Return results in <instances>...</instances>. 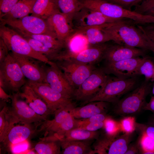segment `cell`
Returning a JSON list of instances; mask_svg holds the SVG:
<instances>
[{"mask_svg":"<svg viewBox=\"0 0 154 154\" xmlns=\"http://www.w3.org/2000/svg\"><path fill=\"white\" fill-rule=\"evenodd\" d=\"M104 29L116 44L150 50V40L132 20L111 23Z\"/></svg>","mask_w":154,"mask_h":154,"instance_id":"1","label":"cell"},{"mask_svg":"<svg viewBox=\"0 0 154 154\" xmlns=\"http://www.w3.org/2000/svg\"><path fill=\"white\" fill-rule=\"evenodd\" d=\"M83 7L98 11L109 18L132 20L137 24L154 23V17L125 9L105 0H80Z\"/></svg>","mask_w":154,"mask_h":154,"instance_id":"2","label":"cell"},{"mask_svg":"<svg viewBox=\"0 0 154 154\" xmlns=\"http://www.w3.org/2000/svg\"><path fill=\"white\" fill-rule=\"evenodd\" d=\"M0 37L5 42L9 51L12 52L29 56L49 65L56 64L34 50L24 37L9 26L0 24Z\"/></svg>","mask_w":154,"mask_h":154,"instance_id":"3","label":"cell"},{"mask_svg":"<svg viewBox=\"0 0 154 154\" xmlns=\"http://www.w3.org/2000/svg\"><path fill=\"white\" fill-rule=\"evenodd\" d=\"M136 82L134 77L121 78L108 76L104 85L100 91L93 98L83 104L96 101L116 103L120 97L134 87Z\"/></svg>","mask_w":154,"mask_h":154,"instance_id":"4","label":"cell"},{"mask_svg":"<svg viewBox=\"0 0 154 154\" xmlns=\"http://www.w3.org/2000/svg\"><path fill=\"white\" fill-rule=\"evenodd\" d=\"M150 91V86L145 82L116 102L114 113L124 117L138 113L143 110Z\"/></svg>","mask_w":154,"mask_h":154,"instance_id":"5","label":"cell"},{"mask_svg":"<svg viewBox=\"0 0 154 154\" xmlns=\"http://www.w3.org/2000/svg\"><path fill=\"white\" fill-rule=\"evenodd\" d=\"M26 82L19 64L9 53L0 63V87L17 92Z\"/></svg>","mask_w":154,"mask_h":154,"instance_id":"6","label":"cell"},{"mask_svg":"<svg viewBox=\"0 0 154 154\" xmlns=\"http://www.w3.org/2000/svg\"><path fill=\"white\" fill-rule=\"evenodd\" d=\"M0 24L6 25L19 33L46 34L57 38L51 29L46 20L33 15L14 19L0 18Z\"/></svg>","mask_w":154,"mask_h":154,"instance_id":"7","label":"cell"},{"mask_svg":"<svg viewBox=\"0 0 154 154\" xmlns=\"http://www.w3.org/2000/svg\"><path fill=\"white\" fill-rule=\"evenodd\" d=\"M26 83L46 103L52 114H54L59 109L74 106L72 99L55 91L47 83L36 82L29 80Z\"/></svg>","mask_w":154,"mask_h":154,"instance_id":"8","label":"cell"},{"mask_svg":"<svg viewBox=\"0 0 154 154\" xmlns=\"http://www.w3.org/2000/svg\"><path fill=\"white\" fill-rule=\"evenodd\" d=\"M54 62L74 90L96 68L92 64H83L70 60H61Z\"/></svg>","mask_w":154,"mask_h":154,"instance_id":"9","label":"cell"},{"mask_svg":"<svg viewBox=\"0 0 154 154\" xmlns=\"http://www.w3.org/2000/svg\"><path fill=\"white\" fill-rule=\"evenodd\" d=\"M107 75L103 68H96L90 75L74 90L73 97L83 104L95 96L100 91L106 80Z\"/></svg>","mask_w":154,"mask_h":154,"instance_id":"10","label":"cell"},{"mask_svg":"<svg viewBox=\"0 0 154 154\" xmlns=\"http://www.w3.org/2000/svg\"><path fill=\"white\" fill-rule=\"evenodd\" d=\"M126 19L107 17L100 13L83 7L74 15L72 24L74 29L118 22Z\"/></svg>","mask_w":154,"mask_h":154,"instance_id":"11","label":"cell"},{"mask_svg":"<svg viewBox=\"0 0 154 154\" xmlns=\"http://www.w3.org/2000/svg\"><path fill=\"white\" fill-rule=\"evenodd\" d=\"M49 66L44 65L46 83L55 91L72 99L74 90L56 63Z\"/></svg>","mask_w":154,"mask_h":154,"instance_id":"12","label":"cell"},{"mask_svg":"<svg viewBox=\"0 0 154 154\" xmlns=\"http://www.w3.org/2000/svg\"><path fill=\"white\" fill-rule=\"evenodd\" d=\"M143 57H137L113 62H108L103 69L107 74H114L121 78H127L138 75L139 66Z\"/></svg>","mask_w":154,"mask_h":154,"instance_id":"13","label":"cell"},{"mask_svg":"<svg viewBox=\"0 0 154 154\" xmlns=\"http://www.w3.org/2000/svg\"><path fill=\"white\" fill-rule=\"evenodd\" d=\"M20 65L25 76L30 81L46 83L44 64L40 65L41 61L26 56L10 53Z\"/></svg>","mask_w":154,"mask_h":154,"instance_id":"14","label":"cell"},{"mask_svg":"<svg viewBox=\"0 0 154 154\" xmlns=\"http://www.w3.org/2000/svg\"><path fill=\"white\" fill-rule=\"evenodd\" d=\"M11 96V107L10 111L20 122L35 123L47 119L36 113L26 102L19 99L18 92H13Z\"/></svg>","mask_w":154,"mask_h":154,"instance_id":"15","label":"cell"},{"mask_svg":"<svg viewBox=\"0 0 154 154\" xmlns=\"http://www.w3.org/2000/svg\"><path fill=\"white\" fill-rule=\"evenodd\" d=\"M23 125L14 126L9 130L2 141L0 142L1 149L10 152L12 147L20 143L28 141L36 135V129L30 123H23Z\"/></svg>","mask_w":154,"mask_h":154,"instance_id":"16","label":"cell"},{"mask_svg":"<svg viewBox=\"0 0 154 154\" xmlns=\"http://www.w3.org/2000/svg\"><path fill=\"white\" fill-rule=\"evenodd\" d=\"M110 45L106 42L90 45L87 48L77 54H64L59 60H70L83 64H93L103 59L105 52Z\"/></svg>","mask_w":154,"mask_h":154,"instance_id":"17","label":"cell"},{"mask_svg":"<svg viewBox=\"0 0 154 154\" xmlns=\"http://www.w3.org/2000/svg\"><path fill=\"white\" fill-rule=\"evenodd\" d=\"M74 106L59 109L54 113V117L51 120H46L35 123L36 135L40 134L44 137L53 135L67 118L70 115V110Z\"/></svg>","mask_w":154,"mask_h":154,"instance_id":"18","label":"cell"},{"mask_svg":"<svg viewBox=\"0 0 154 154\" xmlns=\"http://www.w3.org/2000/svg\"><path fill=\"white\" fill-rule=\"evenodd\" d=\"M147 50L116 44L110 45L106 51L103 59L113 62L134 57L144 56Z\"/></svg>","mask_w":154,"mask_h":154,"instance_id":"19","label":"cell"},{"mask_svg":"<svg viewBox=\"0 0 154 154\" xmlns=\"http://www.w3.org/2000/svg\"><path fill=\"white\" fill-rule=\"evenodd\" d=\"M46 20L57 38L64 44L75 31L72 23L59 11L54 13Z\"/></svg>","mask_w":154,"mask_h":154,"instance_id":"20","label":"cell"},{"mask_svg":"<svg viewBox=\"0 0 154 154\" xmlns=\"http://www.w3.org/2000/svg\"><path fill=\"white\" fill-rule=\"evenodd\" d=\"M132 133H124L110 137L105 135L101 139L102 154H124L131 141Z\"/></svg>","mask_w":154,"mask_h":154,"instance_id":"21","label":"cell"},{"mask_svg":"<svg viewBox=\"0 0 154 154\" xmlns=\"http://www.w3.org/2000/svg\"><path fill=\"white\" fill-rule=\"evenodd\" d=\"M22 88V92H18L19 96L25 99V102L36 113L46 118L48 115L52 114L46 103L27 83Z\"/></svg>","mask_w":154,"mask_h":154,"instance_id":"22","label":"cell"},{"mask_svg":"<svg viewBox=\"0 0 154 154\" xmlns=\"http://www.w3.org/2000/svg\"><path fill=\"white\" fill-rule=\"evenodd\" d=\"M108 103L102 101H96L88 103L80 107H74L70 112L76 119L88 118L102 113H106L108 108Z\"/></svg>","mask_w":154,"mask_h":154,"instance_id":"23","label":"cell"},{"mask_svg":"<svg viewBox=\"0 0 154 154\" xmlns=\"http://www.w3.org/2000/svg\"><path fill=\"white\" fill-rule=\"evenodd\" d=\"M109 23L75 30L83 34L86 37L90 45H96L106 43L111 40L104 29Z\"/></svg>","mask_w":154,"mask_h":154,"instance_id":"24","label":"cell"},{"mask_svg":"<svg viewBox=\"0 0 154 154\" xmlns=\"http://www.w3.org/2000/svg\"><path fill=\"white\" fill-rule=\"evenodd\" d=\"M63 154H92L91 147L92 140H66L59 139Z\"/></svg>","mask_w":154,"mask_h":154,"instance_id":"25","label":"cell"},{"mask_svg":"<svg viewBox=\"0 0 154 154\" xmlns=\"http://www.w3.org/2000/svg\"><path fill=\"white\" fill-rule=\"evenodd\" d=\"M60 140L53 135H49L40 138L36 143L34 149L39 154H58L60 153Z\"/></svg>","mask_w":154,"mask_h":154,"instance_id":"26","label":"cell"},{"mask_svg":"<svg viewBox=\"0 0 154 154\" xmlns=\"http://www.w3.org/2000/svg\"><path fill=\"white\" fill-rule=\"evenodd\" d=\"M65 50L63 54H75L87 48L90 45L86 37L82 34L76 31L65 42Z\"/></svg>","mask_w":154,"mask_h":154,"instance_id":"27","label":"cell"},{"mask_svg":"<svg viewBox=\"0 0 154 154\" xmlns=\"http://www.w3.org/2000/svg\"><path fill=\"white\" fill-rule=\"evenodd\" d=\"M58 11L53 0H36L31 13L32 15L46 20Z\"/></svg>","mask_w":154,"mask_h":154,"instance_id":"28","label":"cell"},{"mask_svg":"<svg viewBox=\"0 0 154 154\" xmlns=\"http://www.w3.org/2000/svg\"><path fill=\"white\" fill-rule=\"evenodd\" d=\"M36 0H19L7 14L0 18L14 19L22 18L31 13Z\"/></svg>","mask_w":154,"mask_h":154,"instance_id":"29","label":"cell"},{"mask_svg":"<svg viewBox=\"0 0 154 154\" xmlns=\"http://www.w3.org/2000/svg\"><path fill=\"white\" fill-rule=\"evenodd\" d=\"M23 37L34 50L45 56L50 61L55 62L59 60L64 51L48 48L39 41L32 38Z\"/></svg>","mask_w":154,"mask_h":154,"instance_id":"30","label":"cell"},{"mask_svg":"<svg viewBox=\"0 0 154 154\" xmlns=\"http://www.w3.org/2000/svg\"><path fill=\"white\" fill-rule=\"evenodd\" d=\"M53 1L60 12L64 15L72 23L74 15L83 7L80 0Z\"/></svg>","mask_w":154,"mask_h":154,"instance_id":"31","label":"cell"},{"mask_svg":"<svg viewBox=\"0 0 154 154\" xmlns=\"http://www.w3.org/2000/svg\"><path fill=\"white\" fill-rule=\"evenodd\" d=\"M20 122L11 112L9 108L5 106L0 112V142H1L15 123Z\"/></svg>","mask_w":154,"mask_h":154,"instance_id":"32","label":"cell"},{"mask_svg":"<svg viewBox=\"0 0 154 154\" xmlns=\"http://www.w3.org/2000/svg\"><path fill=\"white\" fill-rule=\"evenodd\" d=\"M19 33L23 37H29L38 40L48 48L62 51L65 50V44L53 36L46 34Z\"/></svg>","mask_w":154,"mask_h":154,"instance_id":"33","label":"cell"},{"mask_svg":"<svg viewBox=\"0 0 154 154\" xmlns=\"http://www.w3.org/2000/svg\"><path fill=\"white\" fill-rule=\"evenodd\" d=\"M99 135V133L97 131H90L75 128L68 131L58 139L66 140H90L97 139Z\"/></svg>","mask_w":154,"mask_h":154,"instance_id":"34","label":"cell"},{"mask_svg":"<svg viewBox=\"0 0 154 154\" xmlns=\"http://www.w3.org/2000/svg\"><path fill=\"white\" fill-rule=\"evenodd\" d=\"M138 74L144 75L146 81L153 79L154 75V63L150 58L144 56L138 68Z\"/></svg>","mask_w":154,"mask_h":154,"instance_id":"35","label":"cell"},{"mask_svg":"<svg viewBox=\"0 0 154 154\" xmlns=\"http://www.w3.org/2000/svg\"><path fill=\"white\" fill-rule=\"evenodd\" d=\"M138 145L142 154H154V139L144 134H141Z\"/></svg>","mask_w":154,"mask_h":154,"instance_id":"36","label":"cell"},{"mask_svg":"<svg viewBox=\"0 0 154 154\" xmlns=\"http://www.w3.org/2000/svg\"><path fill=\"white\" fill-rule=\"evenodd\" d=\"M103 128L106 132L105 134L110 137L115 136L122 131L119 122L108 117L104 121Z\"/></svg>","mask_w":154,"mask_h":154,"instance_id":"37","label":"cell"},{"mask_svg":"<svg viewBox=\"0 0 154 154\" xmlns=\"http://www.w3.org/2000/svg\"><path fill=\"white\" fill-rule=\"evenodd\" d=\"M133 11L141 14L154 17V0H143Z\"/></svg>","mask_w":154,"mask_h":154,"instance_id":"38","label":"cell"},{"mask_svg":"<svg viewBox=\"0 0 154 154\" xmlns=\"http://www.w3.org/2000/svg\"><path fill=\"white\" fill-rule=\"evenodd\" d=\"M134 117L132 116L124 117L119 123L121 130L124 133H132L135 129Z\"/></svg>","mask_w":154,"mask_h":154,"instance_id":"39","label":"cell"},{"mask_svg":"<svg viewBox=\"0 0 154 154\" xmlns=\"http://www.w3.org/2000/svg\"><path fill=\"white\" fill-rule=\"evenodd\" d=\"M108 116L106 115V113H102L86 118L76 119V127L75 128L80 125L89 123L103 121Z\"/></svg>","mask_w":154,"mask_h":154,"instance_id":"40","label":"cell"},{"mask_svg":"<svg viewBox=\"0 0 154 154\" xmlns=\"http://www.w3.org/2000/svg\"><path fill=\"white\" fill-rule=\"evenodd\" d=\"M125 9L131 10V8L139 4L143 0H105Z\"/></svg>","mask_w":154,"mask_h":154,"instance_id":"41","label":"cell"},{"mask_svg":"<svg viewBox=\"0 0 154 154\" xmlns=\"http://www.w3.org/2000/svg\"><path fill=\"white\" fill-rule=\"evenodd\" d=\"M136 24L148 39L154 44V23Z\"/></svg>","mask_w":154,"mask_h":154,"instance_id":"42","label":"cell"},{"mask_svg":"<svg viewBox=\"0 0 154 154\" xmlns=\"http://www.w3.org/2000/svg\"><path fill=\"white\" fill-rule=\"evenodd\" d=\"M19 0H0V18L8 13Z\"/></svg>","mask_w":154,"mask_h":154,"instance_id":"43","label":"cell"},{"mask_svg":"<svg viewBox=\"0 0 154 154\" xmlns=\"http://www.w3.org/2000/svg\"><path fill=\"white\" fill-rule=\"evenodd\" d=\"M154 139V126L148 124L135 123V129Z\"/></svg>","mask_w":154,"mask_h":154,"instance_id":"44","label":"cell"},{"mask_svg":"<svg viewBox=\"0 0 154 154\" xmlns=\"http://www.w3.org/2000/svg\"><path fill=\"white\" fill-rule=\"evenodd\" d=\"M104 121L89 123L80 125L75 128L86 130L90 131H96L103 128Z\"/></svg>","mask_w":154,"mask_h":154,"instance_id":"45","label":"cell"},{"mask_svg":"<svg viewBox=\"0 0 154 154\" xmlns=\"http://www.w3.org/2000/svg\"><path fill=\"white\" fill-rule=\"evenodd\" d=\"M8 48L3 40L0 38V63L2 62L9 53Z\"/></svg>","mask_w":154,"mask_h":154,"instance_id":"46","label":"cell"},{"mask_svg":"<svg viewBox=\"0 0 154 154\" xmlns=\"http://www.w3.org/2000/svg\"><path fill=\"white\" fill-rule=\"evenodd\" d=\"M140 150L138 145L137 144L129 145L125 154H139Z\"/></svg>","mask_w":154,"mask_h":154,"instance_id":"47","label":"cell"},{"mask_svg":"<svg viewBox=\"0 0 154 154\" xmlns=\"http://www.w3.org/2000/svg\"><path fill=\"white\" fill-rule=\"evenodd\" d=\"M143 110L151 111L154 114V96L151 97L149 102L146 103Z\"/></svg>","mask_w":154,"mask_h":154,"instance_id":"48","label":"cell"},{"mask_svg":"<svg viewBox=\"0 0 154 154\" xmlns=\"http://www.w3.org/2000/svg\"><path fill=\"white\" fill-rule=\"evenodd\" d=\"M11 97V94H7L4 90L3 89L0 87V98L3 101H8Z\"/></svg>","mask_w":154,"mask_h":154,"instance_id":"49","label":"cell"},{"mask_svg":"<svg viewBox=\"0 0 154 154\" xmlns=\"http://www.w3.org/2000/svg\"><path fill=\"white\" fill-rule=\"evenodd\" d=\"M147 124L154 126V114H153L149 119Z\"/></svg>","mask_w":154,"mask_h":154,"instance_id":"50","label":"cell"},{"mask_svg":"<svg viewBox=\"0 0 154 154\" xmlns=\"http://www.w3.org/2000/svg\"><path fill=\"white\" fill-rule=\"evenodd\" d=\"M150 50L151 51L154 53V44L151 41V42Z\"/></svg>","mask_w":154,"mask_h":154,"instance_id":"51","label":"cell"},{"mask_svg":"<svg viewBox=\"0 0 154 154\" xmlns=\"http://www.w3.org/2000/svg\"><path fill=\"white\" fill-rule=\"evenodd\" d=\"M152 93L153 94V96H154V84L152 89Z\"/></svg>","mask_w":154,"mask_h":154,"instance_id":"52","label":"cell"},{"mask_svg":"<svg viewBox=\"0 0 154 154\" xmlns=\"http://www.w3.org/2000/svg\"><path fill=\"white\" fill-rule=\"evenodd\" d=\"M153 80H154V76H153Z\"/></svg>","mask_w":154,"mask_h":154,"instance_id":"53","label":"cell"}]
</instances>
